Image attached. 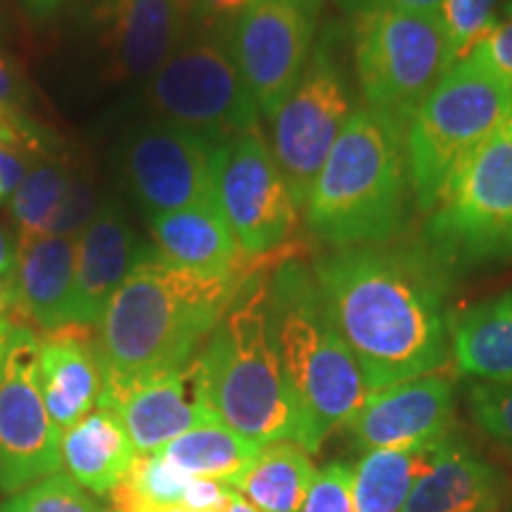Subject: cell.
I'll return each instance as SVG.
<instances>
[{
    "mask_svg": "<svg viewBox=\"0 0 512 512\" xmlns=\"http://www.w3.org/2000/svg\"><path fill=\"white\" fill-rule=\"evenodd\" d=\"M313 278L368 392L432 375L448 361V271L425 245L335 249L313 264Z\"/></svg>",
    "mask_w": 512,
    "mask_h": 512,
    "instance_id": "6da1fadb",
    "label": "cell"
},
{
    "mask_svg": "<svg viewBox=\"0 0 512 512\" xmlns=\"http://www.w3.org/2000/svg\"><path fill=\"white\" fill-rule=\"evenodd\" d=\"M252 273L204 275L147 254L95 328L100 375L138 377L192 366Z\"/></svg>",
    "mask_w": 512,
    "mask_h": 512,
    "instance_id": "7a4b0ae2",
    "label": "cell"
},
{
    "mask_svg": "<svg viewBox=\"0 0 512 512\" xmlns=\"http://www.w3.org/2000/svg\"><path fill=\"white\" fill-rule=\"evenodd\" d=\"M192 392L211 418L256 446L294 441L309 453L320 448L275 351L266 271L249 275L192 361Z\"/></svg>",
    "mask_w": 512,
    "mask_h": 512,
    "instance_id": "3957f363",
    "label": "cell"
},
{
    "mask_svg": "<svg viewBox=\"0 0 512 512\" xmlns=\"http://www.w3.org/2000/svg\"><path fill=\"white\" fill-rule=\"evenodd\" d=\"M406 124L356 107L306 202V226L335 249L387 245L406 221Z\"/></svg>",
    "mask_w": 512,
    "mask_h": 512,
    "instance_id": "277c9868",
    "label": "cell"
},
{
    "mask_svg": "<svg viewBox=\"0 0 512 512\" xmlns=\"http://www.w3.org/2000/svg\"><path fill=\"white\" fill-rule=\"evenodd\" d=\"M268 325L294 399L323 444L332 430L349 425L370 392L313 271L297 256L268 275Z\"/></svg>",
    "mask_w": 512,
    "mask_h": 512,
    "instance_id": "5b68a950",
    "label": "cell"
},
{
    "mask_svg": "<svg viewBox=\"0 0 512 512\" xmlns=\"http://www.w3.org/2000/svg\"><path fill=\"white\" fill-rule=\"evenodd\" d=\"M512 112V79L470 53L441 76L406 124L408 183L422 211L437 204L458 164Z\"/></svg>",
    "mask_w": 512,
    "mask_h": 512,
    "instance_id": "8992f818",
    "label": "cell"
},
{
    "mask_svg": "<svg viewBox=\"0 0 512 512\" xmlns=\"http://www.w3.org/2000/svg\"><path fill=\"white\" fill-rule=\"evenodd\" d=\"M349 48L366 105L408 124L451 69L437 12L389 0H344Z\"/></svg>",
    "mask_w": 512,
    "mask_h": 512,
    "instance_id": "52a82bcc",
    "label": "cell"
},
{
    "mask_svg": "<svg viewBox=\"0 0 512 512\" xmlns=\"http://www.w3.org/2000/svg\"><path fill=\"white\" fill-rule=\"evenodd\" d=\"M425 247L446 271L512 259V112L446 181Z\"/></svg>",
    "mask_w": 512,
    "mask_h": 512,
    "instance_id": "ba28073f",
    "label": "cell"
},
{
    "mask_svg": "<svg viewBox=\"0 0 512 512\" xmlns=\"http://www.w3.org/2000/svg\"><path fill=\"white\" fill-rule=\"evenodd\" d=\"M339 48L342 34L330 24L313 46L302 79L273 117L271 152L299 211H304L332 145L354 114V91Z\"/></svg>",
    "mask_w": 512,
    "mask_h": 512,
    "instance_id": "9c48e42d",
    "label": "cell"
},
{
    "mask_svg": "<svg viewBox=\"0 0 512 512\" xmlns=\"http://www.w3.org/2000/svg\"><path fill=\"white\" fill-rule=\"evenodd\" d=\"M150 105L169 124L202 133L221 145L259 128L261 112L228 43L216 38L183 43L150 79Z\"/></svg>",
    "mask_w": 512,
    "mask_h": 512,
    "instance_id": "30bf717a",
    "label": "cell"
},
{
    "mask_svg": "<svg viewBox=\"0 0 512 512\" xmlns=\"http://www.w3.org/2000/svg\"><path fill=\"white\" fill-rule=\"evenodd\" d=\"M214 174L221 211L245 259L290 245L299 209L259 128L216 145Z\"/></svg>",
    "mask_w": 512,
    "mask_h": 512,
    "instance_id": "8fae6325",
    "label": "cell"
},
{
    "mask_svg": "<svg viewBox=\"0 0 512 512\" xmlns=\"http://www.w3.org/2000/svg\"><path fill=\"white\" fill-rule=\"evenodd\" d=\"M320 8L323 0H252L233 19L228 50L261 117L273 121L302 79Z\"/></svg>",
    "mask_w": 512,
    "mask_h": 512,
    "instance_id": "7c38bea8",
    "label": "cell"
},
{
    "mask_svg": "<svg viewBox=\"0 0 512 512\" xmlns=\"http://www.w3.org/2000/svg\"><path fill=\"white\" fill-rule=\"evenodd\" d=\"M62 472V430L50 418L38 384V335L15 325L0 375V494Z\"/></svg>",
    "mask_w": 512,
    "mask_h": 512,
    "instance_id": "4fadbf2b",
    "label": "cell"
},
{
    "mask_svg": "<svg viewBox=\"0 0 512 512\" xmlns=\"http://www.w3.org/2000/svg\"><path fill=\"white\" fill-rule=\"evenodd\" d=\"M216 143L190 128L159 121L124 147V176L147 219L192 207H221L214 174Z\"/></svg>",
    "mask_w": 512,
    "mask_h": 512,
    "instance_id": "5bb4252c",
    "label": "cell"
},
{
    "mask_svg": "<svg viewBox=\"0 0 512 512\" xmlns=\"http://www.w3.org/2000/svg\"><path fill=\"white\" fill-rule=\"evenodd\" d=\"M453 384L422 375L370 392L349 422L358 451H415L451 434Z\"/></svg>",
    "mask_w": 512,
    "mask_h": 512,
    "instance_id": "9a60e30c",
    "label": "cell"
},
{
    "mask_svg": "<svg viewBox=\"0 0 512 512\" xmlns=\"http://www.w3.org/2000/svg\"><path fill=\"white\" fill-rule=\"evenodd\" d=\"M98 406L117 415L138 456L159 453L209 418L192 392V366L159 375H102Z\"/></svg>",
    "mask_w": 512,
    "mask_h": 512,
    "instance_id": "2e32d148",
    "label": "cell"
},
{
    "mask_svg": "<svg viewBox=\"0 0 512 512\" xmlns=\"http://www.w3.org/2000/svg\"><path fill=\"white\" fill-rule=\"evenodd\" d=\"M155 245H145L117 200L100 202L76 238L74 325L98 328L105 306Z\"/></svg>",
    "mask_w": 512,
    "mask_h": 512,
    "instance_id": "e0dca14e",
    "label": "cell"
},
{
    "mask_svg": "<svg viewBox=\"0 0 512 512\" xmlns=\"http://www.w3.org/2000/svg\"><path fill=\"white\" fill-rule=\"evenodd\" d=\"M38 384L50 418L62 432L98 406L102 375L93 328H67L38 335Z\"/></svg>",
    "mask_w": 512,
    "mask_h": 512,
    "instance_id": "ac0fdd59",
    "label": "cell"
},
{
    "mask_svg": "<svg viewBox=\"0 0 512 512\" xmlns=\"http://www.w3.org/2000/svg\"><path fill=\"white\" fill-rule=\"evenodd\" d=\"M185 0H110L107 31L114 69L126 79H152L183 46Z\"/></svg>",
    "mask_w": 512,
    "mask_h": 512,
    "instance_id": "d6986e66",
    "label": "cell"
},
{
    "mask_svg": "<svg viewBox=\"0 0 512 512\" xmlns=\"http://www.w3.org/2000/svg\"><path fill=\"white\" fill-rule=\"evenodd\" d=\"M15 311L43 332L74 325L76 240H19V261L12 285Z\"/></svg>",
    "mask_w": 512,
    "mask_h": 512,
    "instance_id": "ffe728a7",
    "label": "cell"
},
{
    "mask_svg": "<svg viewBox=\"0 0 512 512\" xmlns=\"http://www.w3.org/2000/svg\"><path fill=\"white\" fill-rule=\"evenodd\" d=\"M503 494L505 484L496 467L451 432L401 512H496Z\"/></svg>",
    "mask_w": 512,
    "mask_h": 512,
    "instance_id": "44dd1931",
    "label": "cell"
},
{
    "mask_svg": "<svg viewBox=\"0 0 512 512\" xmlns=\"http://www.w3.org/2000/svg\"><path fill=\"white\" fill-rule=\"evenodd\" d=\"M155 249L169 264L204 275L259 273L245 259L221 207H192L152 216Z\"/></svg>",
    "mask_w": 512,
    "mask_h": 512,
    "instance_id": "7402d4cb",
    "label": "cell"
},
{
    "mask_svg": "<svg viewBox=\"0 0 512 512\" xmlns=\"http://www.w3.org/2000/svg\"><path fill=\"white\" fill-rule=\"evenodd\" d=\"M136 456L126 427L102 406H95L86 418L62 432L64 475L93 496H110L126 479Z\"/></svg>",
    "mask_w": 512,
    "mask_h": 512,
    "instance_id": "603a6c76",
    "label": "cell"
},
{
    "mask_svg": "<svg viewBox=\"0 0 512 512\" xmlns=\"http://www.w3.org/2000/svg\"><path fill=\"white\" fill-rule=\"evenodd\" d=\"M451 351L460 373L479 380L512 377V292L460 313L451 323Z\"/></svg>",
    "mask_w": 512,
    "mask_h": 512,
    "instance_id": "cb8c5ba5",
    "label": "cell"
},
{
    "mask_svg": "<svg viewBox=\"0 0 512 512\" xmlns=\"http://www.w3.org/2000/svg\"><path fill=\"white\" fill-rule=\"evenodd\" d=\"M261 446L252 444L216 418L202 420L166 444L159 456L190 479H214V482L238 486L254 465Z\"/></svg>",
    "mask_w": 512,
    "mask_h": 512,
    "instance_id": "d4e9b609",
    "label": "cell"
},
{
    "mask_svg": "<svg viewBox=\"0 0 512 512\" xmlns=\"http://www.w3.org/2000/svg\"><path fill=\"white\" fill-rule=\"evenodd\" d=\"M318 470L311 453L294 441L261 446L235 491L261 512H302Z\"/></svg>",
    "mask_w": 512,
    "mask_h": 512,
    "instance_id": "484cf974",
    "label": "cell"
},
{
    "mask_svg": "<svg viewBox=\"0 0 512 512\" xmlns=\"http://www.w3.org/2000/svg\"><path fill=\"white\" fill-rule=\"evenodd\" d=\"M439 444L415 451H368L354 465L356 512H401L418 479L439 456Z\"/></svg>",
    "mask_w": 512,
    "mask_h": 512,
    "instance_id": "4316f807",
    "label": "cell"
},
{
    "mask_svg": "<svg viewBox=\"0 0 512 512\" xmlns=\"http://www.w3.org/2000/svg\"><path fill=\"white\" fill-rule=\"evenodd\" d=\"M76 171L64 162H41L29 166L27 176L12 192L10 209L12 219L19 228L17 240L43 238L50 219L55 216L69 185H72Z\"/></svg>",
    "mask_w": 512,
    "mask_h": 512,
    "instance_id": "83f0119b",
    "label": "cell"
},
{
    "mask_svg": "<svg viewBox=\"0 0 512 512\" xmlns=\"http://www.w3.org/2000/svg\"><path fill=\"white\" fill-rule=\"evenodd\" d=\"M496 0H441L437 15L446 36L448 60L458 64L496 24Z\"/></svg>",
    "mask_w": 512,
    "mask_h": 512,
    "instance_id": "f1b7e54d",
    "label": "cell"
},
{
    "mask_svg": "<svg viewBox=\"0 0 512 512\" xmlns=\"http://www.w3.org/2000/svg\"><path fill=\"white\" fill-rule=\"evenodd\" d=\"M0 512H102L86 489H81L64 472L50 475L41 482L8 496Z\"/></svg>",
    "mask_w": 512,
    "mask_h": 512,
    "instance_id": "f546056e",
    "label": "cell"
},
{
    "mask_svg": "<svg viewBox=\"0 0 512 512\" xmlns=\"http://www.w3.org/2000/svg\"><path fill=\"white\" fill-rule=\"evenodd\" d=\"M467 406L489 437L512 448V377L475 382L467 392Z\"/></svg>",
    "mask_w": 512,
    "mask_h": 512,
    "instance_id": "4dcf8cb0",
    "label": "cell"
},
{
    "mask_svg": "<svg viewBox=\"0 0 512 512\" xmlns=\"http://www.w3.org/2000/svg\"><path fill=\"white\" fill-rule=\"evenodd\" d=\"M354 467L330 463L318 470L302 512H356L354 508Z\"/></svg>",
    "mask_w": 512,
    "mask_h": 512,
    "instance_id": "1f68e13d",
    "label": "cell"
},
{
    "mask_svg": "<svg viewBox=\"0 0 512 512\" xmlns=\"http://www.w3.org/2000/svg\"><path fill=\"white\" fill-rule=\"evenodd\" d=\"M235 489L214 479H190L181 505L188 512H228Z\"/></svg>",
    "mask_w": 512,
    "mask_h": 512,
    "instance_id": "d6a6232c",
    "label": "cell"
},
{
    "mask_svg": "<svg viewBox=\"0 0 512 512\" xmlns=\"http://www.w3.org/2000/svg\"><path fill=\"white\" fill-rule=\"evenodd\" d=\"M472 53L512 79V12L503 19H496L494 29L484 36V41Z\"/></svg>",
    "mask_w": 512,
    "mask_h": 512,
    "instance_id": "836d02e7",
    "label": "cell"
},
{
    "mask_svg": "<svg viewBox=\"0 0 512 512\" xmlns=\"http://www.w3.org/2000/svg\"><path fill=\"white\" fill-rule=\"evenodd\" d=\"M27 171L29 166L22 152L0 145V197L15 192L19 183L24 181V176H27Z\"/></svg>",
    "mask_w": 512,
    "mask_h": 512,
    "instance_id": "e575fe53",
    "label": "cell"
},
{
    "mask_svg": "<svg viewBox=\"0 0 512 512\" xmlns=\"http://www.w3.org/2000/svg\"><path fill=\"white\" fill-rule=\"evenodd\" d=\"M252 0H192V15L204 22H216V19H235Z\"/></svg>",
    "mask_w": 512,
    "mask_h": 512,
    "instance_id": "d590c367",
    "label": "cell"
},
{
    "mask_svg": "<svg viewBox=\"0 0 512 512\" xmlns=\"http://www.w3.org/2000/svg\"><path fill=\"white\" fill-rule=\"evenodd\" d=\"M19 261V240H12L3 228H0V287L12 292L17 275ZM15 302V299H12Z\"/></svg>",
    "mask_w": 512,
    "mask_h": 512,
    "instance_id": "8d00e7d4",
    "label": "cell"
},
{
    "mask_svg": "<svg viewBox=\"0 0 512 512\" xmlns=\"http://www.w3.org/2000/svg\"><path fill=\"white\" fill-rule=\"evenodd\" d=\"M17 98H19V86H17L15 74H12L8 62L0 60V100L17 107Z\"/></svg>",
    "mask_w": 512,
    "mask_h": 512,
    "instance_id": "74e56055",
    "label": "cell"
},
{
    "mask_svg": "<svg viewBox=\"0 0 512 512\" xmlns=\"http://www.w3.org/2000/svg\"><path fill=\"white\" fill-rule=\"evenodd\" d=\"M15 325H17V323H12L10 316H5V313H0V375H3L5 356H8V347H10L12 332H15Z\"/></svg>",
    "mask_w": 512,
    "mask_h": 512,
    "instance_id": "f35d334b",
    "label": "cell"
},
{
    "mask_svg": "<svg viewBox=\"0 0 512 512\" xmlns=\"http://www.w3.org/2000/svg\"><path fill=\"white\" fill-rule=\"evenodd\" d=\"M389 3L401 5V8H411V10H422V12H437L441 0H389Z\"/></svg>",
    "mask_w": 512,
    "mask_h": 512,
    "instance_id": "ab89813d",
    "label": "cell"
},
{
    "mask_svg": "<svg viewBox=\"0 0 512 512\" xmlns=\"http://www.w3.org/2000/svg\"><path fill=\"white\" fill-rule=\"evenodd\" d=\"M24 3H27V8L34 12V15H48V12L60 8L62 3H67V0H24Z\"/></svg>",
    "mask_w": 512,
    "mask_h": 512,
    "instance_id": "60d3db41",
    "label": "cell"
},
{
    "mask_svg": "<svg viewBox=\"0 0 512 512\" xmlns=\"http://www.w3.org/2000/svg\"><path fill=\"white\" fill-rule=\"evenodd\" d=\"M228 512H261V510H256L252 503H247L245 498H242L238 491H235V496H233V501H230Z\"/></svg>",
    "mask_w": 512,
    "mask_h": 512,
    "instance_id": "b9f144b4",
    "label": "cell"
},
{
    "mask_svg": "<svg viewBox=\"0 0 512 512\" xmlns=\"http://www.w3.org/2000/svg\"><path fill=\"white\" fill-rule=\"evenodd\" d=\"M10 311H15V302H12V292L3 290V287H0V313H5V316H8Z\"/></svg>",
    "mask_w": 512,
    "mask_h": 512,
    "instance_id": "7bdbcfd3",
    "label": "cell"
},
{
    "mask_svg": "<svg viewBox=\"0 0 512 512\" xmlns=\"http://www.w3.org/2000/svg\"><path fill=\"white\" fill-rule=\"evenodd\" d=\"M157 512H188V510H185L183 505H166V508L157 510Z\"/></svg>",
    "mask_w": 512,
    "mask_h": 512,
    "instance_id": "ee69618b",
    "label": "cell"
}]
</instances>
